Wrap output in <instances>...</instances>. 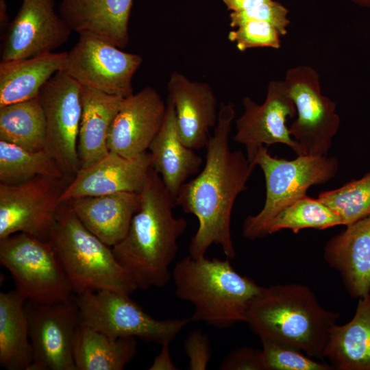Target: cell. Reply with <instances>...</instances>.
<instances>
[{"label": "cell", "mask_w": 370, "mask_h": 370, "mask_svg": "<svg viewBox=\"0 0 370 370\" xmlns=\"http://www.w3.org/2000/svg\"><path fill=\"white\" fill-rule=\"evenodd\" d=\"M232 103H221L212 136L206 145V162L201 172L180 188L175 197L187 214L198 220L197 232L189 244V256H206L209 247L219 245L230 259L236 257L231 234V216L237 197L256 166L242 151H232L229 143L235 117Z\"/></svg>", "instance_id": "obj_1"}, {"label": "cell", "mask_w": 370, "mask_h": 370, "mask_svg": "<svg viewBox=\"0 0 370 370\" xmlns=\"http://www.w3.org/2000/svg\"><path fill=\"white\" fill-rule=\"evenodd\" d=\"M140 195V206L124 238L112 247L118 262L138 289L163 287L171 278L170 266L187 222L174 216L175 198L152 167Z\"/></svg>", "instance_id": "obj_2"}, {"label": "cell", "mask_w": 370, "mask_h": 370, "mask_svg": "<svg viewBox=\"0 0 370 370\" xmlns=\"http://www.w3.org/2000/svg\"><path fill=\"white\" fill-rule=\"evenodd\" d=\"M339 317L323 307L308 286L289 283L263 286L249 306L245 323L260 340L321 359Z\"/></svg>", "instance_id": "obj_3"}, {"label": "cell", "mask_w": 370, "mask_h": 370, "mask_svg": "<svg viewBox=\"0 0 370 370\" xmlns=\"http://www.w3.org/2000/svg\"><path fill=\"white\" fill-rule=\"evenodd\" d=\"M171 278L176 296L193 306L191 321L219 329L246 322L249 306L263 288L236 272L227 258L210 260L188 255L175 264Z\"/></svg>", "instance_id": "obj_4"}, {"label": "cell", "mask_w": 370, "mask_h": 370, "mask_svg": "<svg viewBox=\"0 0 370 370\" xmlns=\"http://www.w3.org/2000/svg\"><path fill=\"white\" fill-rule=\"evenodd\" d=\"M49 241L74 295L100 290L130 295L138 289L112 247L90 232L66 202L60 206Z\"/></svg>", "instance_id": "obj_5"}, {"label": "cell", "mask_w": 370, "mask_h": 370, "mask_svg": "<svg viewBox=\"0 0 370 370\" xmlns=\"http://www.w3.org/2000/svg\"><path fill=\"white\" fill-rule=\"evenodd\" d=\"M251 162L264 173L266 198L262 210L243 221V235L250 240L266 236L268 225L280 211L306 195L310 186L334 178L339 166L335 157L328 156L301 155L292 160L274 157L265 145L258 147Z\"/></svg>", "instance_id": "obj_6"}, {"label": "cell", "mask_w": 370, "mask_h": 370, "mask_svg": "<svg viewBox=\"0 0 370 370\" xmlns=\"http://www.w3.org/2000/svg\"><path fill=\"white\" fill-rule=\"evenodd\" d=\"M0 263L10 273L15 289L27 301L55 303L74 294L49 241L25 233L0 239Z\"/></svg>", "instance_id": "obj_7"}, {"label": "cell", "mask_w": 370, "mask_h": 370, "mask_svg": "<svg viewBox=\"0 0 370 370\" xmlns=\"http://www.w3.org/2000/svg\"><path fill=\"white\" fill-rule=\"evenodd\" d=\"M79 324L110 336L135 337L162 345L171 343L190 318L159 320L147 314L130 295L100 290L74 295Z\"/></svg>", "instance_id": "obj_8"}, {"label": "cell", "mask_w": 370, "mask_h": 370, "mask_svg": "<svg viewBox=\"0 0 370 370\" xmlns=\"http://www.w3.org/2000/svg\"><path fill=\"white\" fill-rule=\"evenodd\" d=\"M283 81L296 108L297 118L288 127L291 136L305 155L328 156L341 119L336 103L321 92L319 73L299 65L288 69Z\"/></svg>", "instance_id": "obj_9"}, {"label": "cell", "mask_w": 370, "mask_h": 370, "mask_svg": "<svg viewBox=\"0 0 370 370\" xmlns=\"http://www.w3.org/2000/svg\"><path fill=\"white\" fill-rule=\"evenodd\" d=\"M66 179L38 175L16 184H0V239L25 233L49 241Z\"/></svg>", "instance_id": "obj_10"}, {"label": "cell", "mask_w": 370, "mask_h": 370, "mask_svg": "<svg viewBox=\"0 0 370 370\" xmlns=\"http://www.w3.org/2000/svg\"><path fill=\"white\" fill-rule=\"evenodd\" d=\"M81 89L77 82L60 71L38 94L46 122L45 150L69 177L80 169L77 139L82 110Z\"/></svg>", "instance_id": "obj_11"}, {"label": "cell", "mask_w": 370, "mask_h": 370, "mask_svg": "<svg viewBox=\"0 0 370 370\" xmlns=\"http://www.w3.org/2000/svg\"><path fill=\"white\" fill-rule=\"evenodd\" d=\"M79 36L63 71L83 87L123 98L133 94L132 80L142 57L99 38Z\"/></svg>", "instance_id": "obj_12"}, {"label": "cell", "mask_w": 370, "mask_h": 370, "mask_svg": "<svg viewBox=\"0 0 370 370\" xmlns=\"http://www.w3.org/2000/svg\"><path fill=\"white\" fill-rule=\"evenodd\" d=\"M25 308L33 350L29 370H76L73 343L79 315L75 295L55 303L27 301Z\"/></svg>", "instance_id": "obj_13"}, {"label": "cell", "mask_w": 370, "mask_h": 370, "mask_svg": "<svg viewBox=\"0 0 370 370\" xmlns=\"http://www.w3.org/2000/svg\"><path fill=\"white\" fill-rule=\"evenodd\" d=\"M243 106V112L236 121L234 140L245 146L250 162L259 147L275 143L287 145L297 156L305 155L286 125L287 119L295 116L296 108L283 80L269 82L262 104L246 96Z\"/></svg>", "instance_id": "obj_14"}, {"label": "cell", "mask_w": 370, "mask_h": 370, "mask_svg": "<svg viewBox=\"0 0 370 370\" xmlns=\"http://www.w3.org/2000/svg\"><path fill=\"white\" fill-rule=\"evenodd\" d=\"M5 29L1 55L5 61L53 52L73 32L56 12L54 0H23Z\"/></svg>", "instance_id": "obj_15"}, {"label": "cell", "mask_w": 370, "mask_h": 370, "mask_svg": "<svg viewBox=\"0 0 370 370\" xmlns=\"http://www.w3.org/2000/svg\"><path fill=\"white\" fill-rule=\"evenodd\" d=\"M166 109L160 94L150 86L123 98L109 130V151L133 158L148 151L162 124Z\"/></svg>", "instance_id": "obj_16"}, {"label": "cell", "mask_w": 370, "mask_h": 370, "mask_svg": "<svg viewBox=\"0 0 370 370\" xmlns=\"http://www.w3.org/2000/svg\"><path fill=\"white\" fill-rule=\"evenodd\" d=\"M151 168L149 151L133 158L109 151L94 164L78 171L63 190L60 201L123 191L140 193Z\"/></svg>", "instance_id": "obj_17"}, {"label": "cell", "mask_w": 370, "mask_h": 370, "mask_svg": "<svg viewBox=\"0 0 370 370\" xmlns=\"http://www.w3.org/2000/svg\"><path fill=\"white\" fill-rule=\"evenodd\" d=\"M167 88L182 142L194 150L205 147L210 138L209 130L216 125L219 114L217 97L211 86L173 71Z\"/></svg>", "instance_id": "obj_18"}, {"label": "cell", "mask_w": 370, "mask_h": 370, "mask_svg": "<svg viewBox=\"0 0 370 370\" xmlns=\"http://www.w3.org/2000/svg\"><path fill=\"white\" fill-rule=\"evenodd\" d=\"M345 227L328 241L323 258L348 294L359 299L370 293V214Z\"/></svg>", "instance_id": "obj_19"}, {"label": "cell", "mask_w": 370, "mask_h": 370, "mask_svg": "<svg viewBox=\"0 0 370 370\" xmlns=\"http://www.w3.org/2000/svg\"><path fill=\"white\" fill-rule=\"evenodd\" d=\"M133 0H62L59 14L72 31L90 35L122 49L129 41Z\"/></svg>", "instance_id": "obj_20"}, {"label": "cell", "mask_w": 370, "mask_h": 370, "mask_svg": "<svg viewBox=\"0 0 370 370\" xmlns=\"http://www.w3.org/2000/svg\"><path fill=\"white\" fill-rule=\"evenodd\" d=\"M65 202L90 232L112 247L127 234L139 208L140 195L123 191L80 197Z\"/></svg>", "instance_id": "obj_21"}, {"label": "cell", "mask_w": 370, "mask_h": 370, "mask_svg": "<svg viewBox=\"0 0 370 370\" xmlns=\"http://www.w3.org/2000/svg\"><path fill=\"white\" fill-rule=\"evenodd\" d=\"M148 151L151 156L152 167L175 198L182 185L199 172L203 163L202 158L182 142L175 109L168 97L162 124Z\"/></svg>", "instance_id": "obj_22"}, {"label": "cell", "mask_w": 370, "mask_h": 370, "mask_svg": "<svg viewBox=\"0 0 370 370\" xmlns=\"http://www.w3.org/2000/svg\"><path fill=\"white\" fill-rule=\"evenodd\" d=\"M81 98L82 110L77 154L82 169L94 164L109 152L107 145L109 130L123 97L82 86Z\"/></svg>", "instance_id": "obj_23"}, {"label": "cell", "mask_w": 370, "mask_h": 370, "mask_svg": "<svg viewBox=\"0 0 370 370\" xmlns=\"http://www.w3.org/2000/svg\"><path fill=\"white\" fill-rule=\"evenodd\" d=\"M67 52H50L0 62V108L38 96L42 86L63 71Z\"/></svg>", "instance_id": "obj_24"}, {"label": "cell", "mask_w": 370, "mask_h": 370, "mask_svg": "<svg viewBox=\"0 0 370 370\" xmlns=\"http://www.w3.org/2000/svg\"><path fill=\"white\" fill-rule=\"evenodd\" d=\"M325 358L334 369L370 370V293L359 298L349 322L333 326Z\"/></svg>", "instance_id": "obj_25"}, {"label": "cell", "mask_w": 370, "mask_h": 370, "mask_svg": "<svg viewBox=\"0 0 370 370\" xmlns=\"http://www.w3.org/2000/svg\"><path fill=\"white\" fill-rule=\"evenodd\" d=\"M26 301L16 289L0 293V365L7 370H29L33 361Z\"/></svg>", "instance_id": "obj_26"}, {"label": "cell", "mask_w": 370, "mask_h": 370, "mask_svg": "<svg viewBox=\"0 0 370 370\" xmlns=\"http://www.w3.org/2000/svg\"><path fill=\"white\" fill-rule=\"evenodd\" d=\"M135 337L110 336L79 324L73 343L76 370H121L135 356Z\"/></svg>", "instance_id": "obj_27"}, {"label": "cell", "mask_w": 370, "mask_h": 370, "mask_svg": "<svg viewBox=\"0 0 370 370\" xmlns=\"http://www.w3.org/2000/svg\"><path fill=\"white\" fill-rule=\"evenodd\" d=\"M0 140L32 151L45 149L46 122L38 96L0 108Z\"/></svg>", "instance_id": "obj_28"}, {"label": "cell", "mask_w": 370, "mask_h": 370, "mask_svg": "<svg viewBox=\"0 0 370 370\" xmlns=\"http://www.w3.org/2000/svg\"><path fill=\"white\" fill-rule=\"evenodd\" d=\"M44 175L68 178L45 149L32 151L0 140V182L12 185Z\"/></svg>", "instance_id": "obj_29"}, {"label": "cell", "mask_w": 370, "mask_h": 370, "mask_svg": "<svg viewBox=\"0 0 370 370\" xmlns=\"http://www.w3.org/2000/svg\"><path fill=\"white\" fill-rule=\"evenodd\" d=\"M336 225H343L340 216L319 198L306 195L280 211L268 225L265 235L286 229L296 234L304 229L325 230Z\"/></svg>", "instance_id": "obj_30"}, {"label": "cell", "mask_w": 370, "mask_h": 370, "mask_svg": "<svg viewBox=\"0 0 370 370\" xmlns=\"http://www.w3.org/2000/svg\"><path fill=\"white\" fill-rule=\"evenodd\" d=\"M318 198L336 212L343 225H348L370 214V170L340 188L322 192Z\"/></svg>", "instance_id": "obj_31"}, {"label": "cell", "mask_w": 370, "mask_h": 370, "mask_svg": "<svg viewBox=\"0 0 370 370\" xmlns=\"http://www.w3.org/2000/svg\"><path fill=\"white\" fill-rule=\"evenodd\" d=\"M266 370H333L295 348L267 340H260Z\"/></svg>", "instance_id": "obj_32"}, {"label": "cell", "mask_w": 370, "mask_h": 370, "mask_svg": "<svg viewBox=\"0 0 370 370\" xmlns=\"http://www.w3.org/2000/svg\"><path fill=\"white\" fill-rule=\"evenodd\" d=\"M235 28L229 32L227 38L241 51L256 47L279 49L281 46L282 36L269 23L250 20Z\"/></svg>", "instance_id": "obj_33"}, {"label": "cell", "mask_w": 370, "mask_h": 370, "mask_svg": "<svg viewBox=\"0 0 370 370\" xmlns=\"http://www.w3.org/2000/svg\"><path fill=\"white\" fill-rule=\"evenodd\" d=\"M288 14V10L284 5L271 0L249 10L231 12L230 23L232 27L235 28L250 20L265 21L275 26L283 36L287 34V28L290 24Z\"/></svg>", "instance_id": "obj_34"}, {"label": "cell", "mask_w": 370, "mask_h": 370, "mask_svg": "<svg viewBox=\"0 0 370 370\" xmlns=\"http://www.w3.org/2000/svg\"><path fill=\"white\" fill-rule=\"evenodd\" d=\"M188 370H205L208 367L211 349L208 335L201 330H193L184 343Z\"/></svg>", "instance_id": "obj_35"}, {"label": "cell", "mask_w": 370, "mask_h": 370, "mask_svg": "<svg viewBox=\"0 0 370 370\" xmlns=\"http://www.w3.org/2000/svg\"><path fill=\"white\" fill-rule=\"evenodd\" d=\"M221 370H266L262 349L244 346L231 351L219 366Z\"/></svg>", "instance_id": "obj_36"}, {"label": "cell", "mask_w": 370, "mask_h": 370, "mask_svg": "<svg viewBox=\"0 0 370 370\" xmlns=\"http://www.w3.org/2000/svg\"><path fill=\"white\" fill-rule=\"evenodd\" d=\"M170 343L161 345L160 353L154 358L149 370H177L178 367L173 362L170 355Z\"/></svg>", "instance_id": "obj_37"}, {"label": "cell", "mask_w": 370, "mask_h": 370, "mask_svg": "<svg viewBox=\"0 0 370 370\" xmlns=\"http://www.w3.org/2000/svg\"><path fill=\"white\" fill-rule=\"evenodd\" d=\"M271 0H223L231 12H241L258 7Z\"/></svg>", "instance_id": "obj_38"}, {"label": "cell", "mask_w": 370, "mask_h": 370, "mask_svg": "<svg viewBox=\"0 0 370 370\" xmlns=\"http://www.w3.org/2000/svg\"><path fill=\"white\" fill-rule=\"evenodd\" d=\"M0 8L1 27V28L3 27V29H6L10 23H8V16L6 14V4L5 0H0Z\"/></svg>", "instance_id": "obj_39"}, {"label": "cell", "mask_w": 370, "mask_h": 370, "mask_svg": "<svg viewBox=\"0 0 370 370\" xmlns=\"http://www.w3.org/2000/svg\"><path fill=\"white\" fill-rule=\"evenodd\" d=\"M352 3L365 8H370V0H349Z\"/></svg>", "instance_id": "obj_40"}]
</instances>
